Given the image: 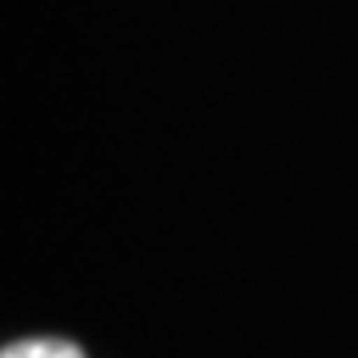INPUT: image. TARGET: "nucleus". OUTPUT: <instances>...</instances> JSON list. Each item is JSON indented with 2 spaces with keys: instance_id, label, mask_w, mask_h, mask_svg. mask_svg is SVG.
<instances>
[{
  "instance_id": "obj_1",
  "label": "nucleus",
  "mask_w": 358,
  "mask_h": 358,
  "mask_svg": "<svg viewBox=\"0 0 358 358\" xmlns=\"http://www.w3.org/2000/svg\"><path fill=\"white\" fill-rule=\"evenodd\" d=\"M0 358H84V350L64 338H20L4 346Z\"/></svg>"
}]
</instances>
